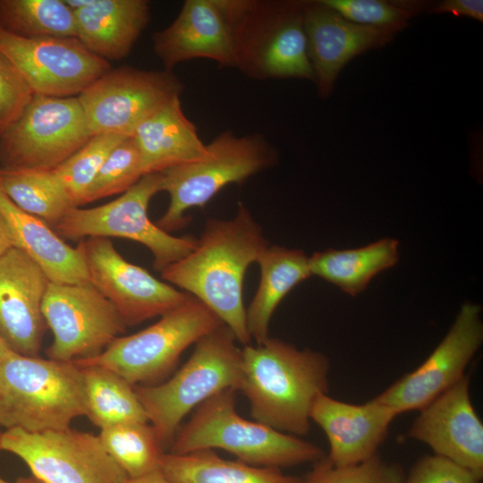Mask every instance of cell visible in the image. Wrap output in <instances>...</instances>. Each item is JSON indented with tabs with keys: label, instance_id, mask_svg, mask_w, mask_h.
Here are the masks:
<instances>
[{
	"label": "cell",
	"instance_id": "cell-10",
	"mask_svg": "<svg viewBox=\"0 0 483 483\" xmlns=\"http://www.w3.org/2000/svg\"><path fill=\"white\" fill-rule=\"evenodd\" d=\"M93 136L77 97L34 95L0 137L4 166L54 169Z\"/></svg>",
	"mask_w": 483,
	"mask_h": 483
},
{
	"label": "cell",
	"instance_id": "cell-7",
	"mask_svg": "<svg viewBox=\"0 0 483 483\" xmlns=\"http://www.w3.org/2000/svg\"><path fill=\"white\" fill-rule=\"evenodd\" d=\"M207 146L206 157L160 173L161 191L170 201L157 225L169 233L184 226L189 209L205 206L226 185L242 184L278 161L277 150L258 133L225 131Z\"/></svg>",
	"mask_w": 483,
	"mask_h": 483
},
{
	"label": "cell",
	"instance_id": "cell-25",
	"mask_svg": "<svg viewBox=\"0 0 483 483\" xmlns=\"http://www.w3.org/2000/svg\"><path fill=\"white\" fill-rule=\"evenodd\" d=\"M257 264L260 280L246 309L248 332L257 344L269 338L272 316L283 299L299 284L311 276L309 257L300 249L268 245Z\"/></svg>",
	"mask_w": 483,
	"mask_h": 483
},
{
	"label": "cell",
	"instance_id": "cell-1",
	"mask_svg": "<svg viewBox=\"0 0 483 483\" xmlns=\"http://www.w3.org/2000/svg\"><path fill=\"white\" fill-rule=\"evenodd\" d=\"M268 245L260 225L239 202L232 218L208 219L195 247L161 271V277L201 301L239 343L249 345L243 281Z\"/></svg>",
	"mask_w": 483,
	"mask_h": 483
},
{
	"label": "cell",
	"instance_id": "cell-42",
	"mask_svg": "<svg viewBox=\"0 0 483 483\" xmlns=\"http://www.w3.org/2000/svg\"><path fill=\"white\" fill-rule=\"evenodd\" d=\"M15 483H45L42 480L33 477L30 478H19Z\"/></svg>",
	"mask_w": 483,
	"mask_h": 483
},
{
	"label": "cell",
	"instance_id": "cell-11",
	"mask_svg": "<svg viewBox=\"0 0 483 483\" xmlns=\"http://www.w3.org/2000/svg\"><path fill=\"white\" fill-rule=\"evenodd\" d=\"M183 89L171 71L123 66L110 69L77 97L93 135L131 137L145 120L180 97Z\"/></svg>",
	"mask_w": 483,
	"mask_h": 483
},
{
	"label": "cell",
	"instance_id": "cell-23",
	"mask_svg": "<svg viewBox=\"0 0 483 483\" xmlns=\"http://www.w3.org/2000/svg\"><path fill=\"white\" fill-rule=\"evenodd\" d=\"M0 215L15 247L44 271L52 283H90L80 247H72L50 225L18 208L0 190Z\"/></svg>",
	"mask_w": 483,
	"mask_h": 483
},
{
	"label": "cell",
	"instance_id": "cell-27",
	"mask_svg": "<svg viewBox=\"0 0 483 483\" xmlns=\"http://www.w3.org/2000/svg\"><path fill=\"white\" fill-rule=\"evenodd\" d=\"M160 471L173 483H303L280 469L221 458L214 450L163 453Z\"/></svg>",
	"mask_w": 483,
	"mask_h": 483
},
{
	"label": "cell",
	"instance_id": "cell-15",
	"mask_svg": "<svg viewBox=\"0 0 483 483\" xmlns=\"http://www.w3.org/2000/svg\"><path fill=\"white\" fill-rule=\"evenodd\" d=\"M483 343L481 307L462 304L448 332L413 371L376 396L398 415L419 411L466 374L465 369Z\"/></svg>",
	"mask_w": 483,
	"mask_h": 483
},
{
	"label": "cell",
	"instance_id": "cell-26",
	"mask_svg": "<svg viewBox=\"0 0 483 483\" xmlns=\"http://www.w3.org/2000/svg\"><path fill=\"white\" fill-rule=\"evenodd\" d=\"M399 260V242L384 238L366 246L327 249L309 257L311 275L318 276L355 297L361 293L379 273Z\"/></svg>",
	"mask_w": 483,
	"mask_h": 483
},
{
	"label": "cell",
	"instance_id": "cell-39",
	"mask_svg": "<svg viewBox=\"0 0 483 483\" xmlns=\"http://www.w3.org/2000/svg\"><path fill=\"white\" fill-rule=\"evenodd\" d=\"M123 483H173L160 470H155L141 477L127 479Z\"/></svg>",
	"mask_w": 483,
	"mask_h": 483
},
{
	"label": "cell",
	"instance_id": "cell-36",
	"mask_svg": "<svg viewBox=\"0 0 483 483\" xmlns=\"http://www.w3.org/2000/svg\"><path fill=\"white\" fill-rule=\"evenodd\" d=\"M34 95L19 73L0 58V137L19 120Z\"/></svg>",
	"mask_w": 483,
	"mask_h": 483
},
{
	"label": "cell",
	"instance_id": "cell-19",
	"mask_svg": "<svg viewBox=\"0 0 483 483\" xmlns=\"http://www.w3.org/2000/svg\"><path fill=\"white\" fill-rule=\"evenodd\" d=\"M50 281L42 268L12 247L0 256V335L21 355L38 356L45 319L42 302Z\"/></svg>",
	"mask_w": 483,
	"mask_h": 483
},
{
	"label": "cell",
	"instance_id": "cell-37",
	"mask_svg": "<svg viewBox=\"0 0 483 483\" xmlns=\"http://www.w3.org/2000/svg\"><path fill=\"white\" fill-rule=\"evenodd\" d=\"M481 478L441 456L419 459L403 483H482Z\"/></svg>",
	"mask_w": 483,
	"mask_h": 483
},
{
	"label": "cell",
	"instance_id": "cell-24",
	"mask_svg": "<svg viewBox=\"0 0 483 483\" xmlns=\"http://www.w3.org/2000/svg\"><path fill=\"white\" fill-rule=\"evenodd\" d=\"M131 137L140 153L144 175L192 163L208 154L195 124L183 113L180 97L145 120Z\"/></svg>",
	"mask_w": 483,
	"mask_h": 483
},
{
	"label": "cell",
	"instance_id": "cell-41",
	"mask_svg": "<svg viewBox=\"0 0 483 483\" xmlns=\"http://www.w3.org/2000/svg\"><path fill=\"white\" fill-rule=\"evenodd\" d=\"M13 352L4 338L0 335V360Z\"/></svg>",
	"mask_w": 483,
	"mask_h": 483
},
{
	"label": "cell",
	"instance_id": "cell-38",
	"mask_svg": "<svg viewBox=\"0 0 483 483\" xmlns=\"http://www.w3.org/2000/svg\"><path fill=\"white\" fill-rule=\"evenodd\" d=\"M428 13L435 14H452L483 21L482 0H442L430 4Z\"/></svg>",
	"mask_w": 483,
	"mask_h": 483
},
{
	"label": "cell",
	"instance_id": "cell-16",
	"mask_svg": "<svg viewBox=\"0 0 483 483\" xmlns=\"http://www.w3.org/2000/svg\"><path fill=\"white\" fill-rule=\"evenodd\" d=\"M90 283L111 302L126 326L161 317L183 303L189 293L160 281L127 261L108 238L92 237L78 244Z\"/></svg>",
	"mask_w": 483,
	"mask_h": 483
},
{
	"label": "cell",
	"instance_id": "cell-18",
	"mask_svg": "<svg viewBox=\"0 0 483 483\" xmlns=\"http://www.w3.org/2000/svg\"><path fill=\"white\" fill-rule=\"evenodd\" d=\"M304 29L318 95H332L343 69L355 57L382 48L395 34L352 22L321 0L304 1Z\"/></svg>",
	"mask_w": 483,
	"mask_h": 483
},
{
	"label": "cell",
	"instance_id": "cell-4",
	"mask_svg": "<svg viewBox=\"0 0 483 483\" xmlns=\"http://www.w3.org/2000/svg\"><path fill=\"white\" fill-rule=\"evenodd\" d=\"M236 392L225 389L198 406L177 430L170 453L222 449L244 463L277 469L316 462L325 457L321 448L311 442L240 416Z\"/></svg>",
	"mask_w": 483,
	"mask_h": 483
},
{
	"label": "cell",
	"instance_id": "cell-17",
	"mask_svg": "<svg viewBox=\"0 0 483 483\" xmlns=\"http://www.w3.org/2000/svg\"><path fill=\"white\" fill-rule=\"evenodd\" d=\"M407 436L483 479V424L470 400L468 375L419 410Z\"/></svg>",
	"mask_w": 483,
	"mask_h": 483
},
{
	"label": "cell",
	"instance_id": "cell-3",
	"mask_svg": "<svg viewBox=\"0 0 483 483\" xmlns=\"http://www.w3.org/2000/svg\"><path fill=\"white\" fill-rule=\"evenodd\" d=\"M231 37L233 68L254 80H315L302 0H216Z\"/></svg>",
	"mask_w": 483,
	"mask_h": 483
},
{
	"label": "cell",
	"instance_id": "cell-30",
	"mask_svg": "<svg viewBox=\"0 0 483 483\" xmlns=\"http://www.w3.org/2000/svg\"><path fill=\"white\" fill-rule=\"evenodd\" d=\"M0 25L26 38H76L73 10L65 0H0Z\"/></svg>",
	"mask_w": 483,
	"mask_h": 483
},
{
	"label": "cell",
	"instance_id": "cell-44",
	"mask_svg": "<svg viewBox=\"0 0 483 483\" xmlns=\"http://www.w3.org/2000/svg\"><path fill=\"white\" fill-rule=\"evenodd\" d=\"M1 434H2V433H0V437H1Z\"/></svg>",
	"mask_w": 483,
	"mask_h": 483
},
{
	"label": "cell",
	"instance_id": "cell-28",
	"mask_svg": "<svg viewBox=\"0 0 483 483\" xmlns=\"http://www.w3.org/2000/svg\"><path fill=\"white\" fill-rule=\"evenodd\" d=\"M81 369L87 417L100 429L130 422L148 423L133 386L114 372L98 367Z\"/></svg>",
	"mask_w": 483,
	"mask_h": 483
},
{
	"label": "cell",
	"instance_id": "cell-31",
	"mask_svg": "<svg viewBox=\"0 0 483 483\" xmlns=\"http://www.w3.org/2000/svg\"><path fill=\"white\" fill-rule=\"evenodd\" d=\"M98 437L129 479L159 470L163 445L148 422L117 424L101 429Z\"/></svg>",
	"mask_w": 483,
	"mask_h": 483
},
{
	"label": "cell",
	"instance_id": "cell-32",
	"mask_svg": "<svg viewBox=\"0 0 483 483\" xmlns=\"http://www.w3.org/2000/svg\"><path fill=\"white\" fill-rule=\"evenodd\" d=\"M127 137L93 135L73 155L53 169L72 207L84 204L85 195L112 150Z\"/></svg>",
	"mask_w": 483,
	"mask_h": 483
},
{
	"label": "cell",
	"instance_id": "cell-35",
	"mask_svg": "<svg viewBox=\"0 0 483 483\" xmlns=\"http://www.w3.org/2000/svg\"><path fill=\"white\" fill-rule=\"evenodd\" d=\"M401 465L387 462L378 454L349 466H335L326 457L316 462L303 483H403Z\"/></svg>",
	"mask_w": 483,
	"mask_h": 483
},
{
	"label": "cell",
	"instance_id": "cell-5",
	"mask_svg": "<svg viewBox=\"0 0 483 483\" xmlns=\"http://www.w3.org/2000/svg\"><path fill=\"white\" fill-rule=\"evenodd\" d=\"M87 415L81 369L73 361L12 352L0 360V426L60 430Z\"/></svg>",
	"mask_w": 483,
	"mask_h": 483
},
{
	"label": "cell",
	"instance_id": "cell-6",
	"mask_svg": "<svg viewBox=\"0 0 483 483\" xmlns=\"http://www.w3.org/2000/svg\"><path fill=\"white\" fill-rule=\"evenodd\" d=\"M233 333L222 325L201 337L192 354L167 381L133 386L157 437L172 443L183 418L216 394L237 391L242 349Z\"/></svg>",
	"mask_w": 483,
	"mask_h": 483
},
{
	"label": "cell",
	"instance_id": "cell-8",
	"mask_svg": "<svg viewBox=\"0 0 483 483\" xmlns=\"http://www.w3.org/2000/svg\"><path fill=\"white\" fill-rule=\"evenodd\" d=\"M222 325L216 315L189 294L183 303L151 326L119 336L99 354L73 362L109 369L131 386H139L165 375L189 346Z\"/></svg>",
	"mask_w": 483,
	"mask_h": 483
},
{
	"label": "cell",
	"instance_id": "cell-21",
	"mask_svg": "<svg viewBox=\"0 0 483 483\" xmlns=\"http://www.w3.org/2000/svg\"><path fill=\"white\" fill-rule=\"evenodd\" d=\"M155 55L165 70L197 58L233 68L231 37L216 0H187L176 18L152 36Z\"/></svg>",
	"mask_w": 483,
	"mask_h": 483
},
{
	"label": "cell",
	"instance_id": "cell-20",
	"mask_svg": "<svg viewBox=\"0 0 483 483\" xmlns=\"http://www.w3.org/2000/svg\"><path fill=\"white\" fill-rule=\"evenodd\" d=\"M398 414L376 397L353 404L319 394L313 403L310 420L325 432L329 444L326 460L335 466L362 462L377 454Z\"/></svg>",
	"mask_w": 483,
	"mask_h": 483
},
{
	"label": "cell",
	"instance_id": "cell-29",
	"mask_svg": "<svg viewBox=\"0 0 483 483\" xmlns=\"http://www.w3.org/2000/svg\"><path fill=\"white\" fill-rule=\"evenodd\" d=\"M0 190L18 208L53 226L74 208L53 169L0 165Z\"/></svg>",
	"mask_w": 483,
	"mask_h": 483
},
{
	"label": "cell",
	"instance_id": "cell-34",
	"mask_svg": "<svg viewBox=\"0 0 483 483\" xmlns=\"http://www.w3.org/2000/svg\"><path fill=\"white\" fill-rule=\"evenodd\" d=\"M144 175L134 139H123L109 154L89 186L84 204L123 193Z\"/></svg>",
	"mask_w": 483,
	"mask_h": 483
},
{
	"label": "cell",
	"instance_id": "cell-12",
	"mask_svg": "<svg viewBox=\"0 0 483 483\" xmlns=\"http://www.w3.org/2000/svg\"><path fill=\"white\" fill-rule=\"evenodd\" d=\"M0 450L20 457L45 483H123L128 476L98 436L69 428L29 432L9 428Z\"/></svg>",
	"mask_w": 483,
	"mask_h": 483
},
{
	"label": "cell",
	"instance_id": "cell-33",
	"mask_svg": "<svg viewBox=\"0 0 483 483\" xmlns=\"http://www.w3.org/2000/svg\"><path fill=\"white\" fill-rule=\"evenodd\" d=\"M352 22L397 34L419 14L427 12L431 2L417 0H321Z\"/></svg>",
	"mask_w": 483,
	"mask_h": 483
},
{
	"label": "cell",
	"instance_id": "cell-14",
	"mask_svg": "<svg viewBox=\"0 0 483 483\" xmlns=\"http://www.w3.org/2000/svg\"><path fill=\"white\" fill-rule=\"evenodd\" d=\"M0 58L35 95L47 97H77L111 69L76 38H26L1 25Z\"/></svg>",
	"mask_w": 483,
	"mask_h": 483
},
{
	"label": "cell",
	"instance_id": "cell-9",
	"mask_svg": "<svg viewBox=\"0 0 483 483\" xmlns=\"http://www.w3.org/2000/svg\"><path fill=\"white\" fill-rule=\"evenodd\" d=\"M159 191L160 173L145 174L108 203L90 208H70L55 225V231L72 240L120 237L140 242L150 250L153 267L161 272L187 255L197 239L174 236L149 219V201Z\"/></svg>",
	"mask_w": 483,
	"mask_h": 483
},
{
	"label": "cell",
	"instance_id": "cell-40",
	"mask_svg": "<svg viewBox=\"0 0 483 483\" xmlns=\"http://www.w3.org/2000/svg\"><path fill=\"white\" fill-rule=\"evenodd\" d=\"M13 247L12 241L5 226V224L0 215V256Z\"/></svg>",
	"mask_w": 483,
	"mask_h": 483
},
{
	"label": "cell",
	"instance_id": "cell-2",
	"mask_svg": "<svg viewBox=\"0 0 483 483\" xmlns=\"http://www.w3.org/2000/svg\"><path fill=\"white\" fill-rule=\"evenodd\" d=\"M329 370L324 353L269 337L242 349L237 391L247 397L255 421L300 436L309 431L317 397L328 393Z\"/></svg>",
	"mask_w": 483,
	"mask_h": 483
},
{
	"label": "cell",
	"instance_id": "cell-22",
	"mask_svg": "<svg viewBox=\"0 0 483 483\" xmlns=\"http://www.w3.org/2000/svg\"><path fill=\"white\" fill-rule=\"evenodd\" d=\"M65 2L75 14L76 38L107 62L127 56L150 21V4L146 0Z\"/></svg>",
	"mask_w": 483,
	"mask_h": 483
},
{
	"label": "cell",
	"instance_id": "cell-13",
	"mask_svg": "<svg viewBox=\"0 0 483 483\" xmlns=\"http://www.w3.org/2000/svg\"><path fill=\"white\" fill-rule=\"evenodd\" d=\"M42 314L53 334L47 354L58 361L99 354L127 326L115 308L91 283L50 282Z\"/></svg>",
	"mask_w": 483,
	"mask_h": 483
},
{
	"label": "cell",
	"instance_id": "cell-43",
	"mask_svg": "<svg viewBox=\"0 0 483 483\" xmlns=\"http://www.w3.org/2000/svg\"><path fill=\"white\" fill-rule=\"evenodd\" d=\"M0 483H9V482H7L4 479H3L2 478H0Z\"/></svg>",
	"mask_w": 483,
	"mask_h": 483
}]
</instances>
